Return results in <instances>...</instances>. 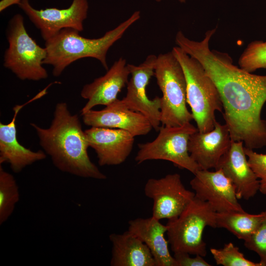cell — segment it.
Wrapping results in <instances>:
<instances>
[{
  "mask_svg": "<svg viewBox=\"0 0 266 266\" xmlns=\"http://www.w3.org/2000/svg\"><path fill=\"white\" fill-rule=\"evenodd\" d=\"M215 32L208 30L200 41L184 36L179 46L200 63L215 84L232 140L242 141L247 148H262L266 146V120L261 116L266 102V75L247 72L235 66L228 54L210 49Z\"/></svg>",
  "mask_w": 266,
  "mask_h": 266,
  "instance_id": "6da1fadb",
  "label": "cell"
},
{
  "mask_svg": "<svg viewBox=\"0 0 266 266\" xmlns=\"http://www.w3.org/2000/svg\"><path fill=\"white\" fill-rule=\"evenodd\" d=\"M39 144L59 170L82 178L104 180L107 177L90 159L86 135L77 114H71L65 102L58 103L50 127L31 123Z\"/></svg>",
  "mask_w": 266,
  "mask_h": 266,
  "instance_id": "7a4b0ae2",
  "label": "cell"
},
{
  "mask_svg": "<svg viewBox=\"0 0 266 266\" xmlns=\"http://www.w3.org/2000/svg\"><path fill=\"white\" fill-rule=\"evenodd\" d=\"M140 18V11H135L127 19L98 38L83 37L79 35V32L71 29L62 30L45 41L47 54L43 65L53 67L52 74L55 77L59 76L72 63L85 58L98 60L108 70V51Z\"/></svg>",
  "mask_w": 266,
  "mask_h": 266,
  "instance_id": "3957f363",
  "label": "cell"
},
{
  "mask_svg": "<svg viewBox=\"0 0 266 266\" xmlns=\"http://www.w3.org/2000/svg\"><path fill=\"white\" fill-rule=\"evenodd\" d=\"M171 52L181 65L186 81L187 102L193 119L200 133L214 128L216 111L223 113V104L218 90L200 63L178 46Z\"/></svg>",
  "mask_w": 266,
  "mask_h": 266,
  "instance_id": "277c9868",
  "label": "cell"
},
{
  "mask_svg": "<svg viewBox=\"0 0 266 266\" xmlns=\"http://www.w3.org/2000/svg\"><path fill=\"white\" fill-rule=\"evenodd\" d=\"M216 216V211L208 202L195 196L178 217L166 224L167 241L173 253L205 257L206 245L202 234L207 226L217 228Z\"/></svg>",
  "mask_w": 266,
  "mask_h": 266,
  "instance_id": "5b68a950",
  "label": "cell"
},
{
  "mask_svg": "<svg viewBox=\"0 0 266 266\" xmlns=\"http://www.w3.org/2000/svg\"><path fill=\"white\" fill-rule=\"evenodd\" d=\"M154 76L162 93V126H180L190 122L193 117L187 107L185 74L171 51L157 56Z\"/></svg>",
  "mask_w": 266,
  "mask_h": 266,
  "instance_id": "8992f818",
  "label": "cell"
},
{
  "mask_svg": "<svg viewBox=\"0 0 266 266\" xmlns=\"http://www.w3.org/2000/svg\"><path fill=\"white\" fill-rule=\"evenodd\" d=\"M8 47L3 58V66L22 80L39 81L48 77L43 66L46 57L45 48L40 46L28 34L20 14L10 20L6 30Z\"/></svg>",
  "mask_w": 266,
  "mask_h": 266,
  "instance_id": "52a82bcc",
  "label": "cell"
},
{
  "mask_svg": "<svg viewBox=\"0 0 266 266\" xmlns=\"http://www.w3.org/2000/svg\"><path fill=\"white\" fill-rule=\"evenodd\" d=\"M197 131L190 122L180 126H161L154 140L138 144L136 163L140 164L155 160L167 161L195 174L200 168L190 155L188 142L191 134Z\"/></svg>",
  "mask_w": 266,
  "mask_h": 266,
  "instance_id": "ba28073f",
  "label": "cell"
},
{
  "mask_svg": "<svg viewBox=\"0 0 266 266\" xmlns=\"http://www.w3.org/2000/svg\"><path fill=\"white\" fill-rule=\"evenodd\" d=\"M157 59V56L150 54L137 66L128 64L131 77L127 85L126 95L119 102L125 107L143 114L153 129L159 131L161 125V97L156 96L151 100L146 93V87L154 76Z\"/></svg>",
  "mask_w": 266,
  "mask_h": 266,
  "instance_id": "9c48e42d",
  "label": "cell"
},
{
  "mask_svg": "<svg viewBox=\"0 0 266 266\" xmlns=\"http://www.w3.org/2000/svg\"><path fill=\"white\" fill-rule=\"evenodd\" d=\"M18 6L39 30L45 41L65 29L82 31L89 9L87 0H72L70 6L64 9H36L29 0H22Z\"/></svg>",
  "mask_w": 266,
  "mask_h": 266,
  "instance_id": "30bf717a",
  "label": "cell"
},
{
  "mask_svg": "<svg viewBox=\"0 0 266 266\" xmlns=\"http://www.w3.org/2000/svg\"><path fill=\"white\" fill-rule=\"evenodd\" d=\"M144 191L153 201L152 216L159 220L178 217L195 196L194 192L186 188L176 173L149 179Z\"/></svg>",
  "mask_w": 266,
  "mask_h": 266,
  "instance_id": "8fae6325",
  "label": "cell"
},
{
  "mask_svg": "<svg viewBox=\"0 0 266 266\" xmlns=\"http://www.w3.org/2000/svg\"><path fill=\"white\" fill-rule=\"evenodd\" d=\"M190 184L195 197L208 202L216 212L244 211L238 201L234 184L221 169H200Z\"/></svg>",
  "mask_w": 266,
  "mask_h": 266,
  "instance_id": "7c38bea8",
  "label": "cell"
},
{
  "mask_svg": "<svg viewBox=\"0 0 266 266\" xmlns=\"http://www.w3.org/2000/svg\"><path fill=\"white\" fill-rule=\"evenodd\" d=\"M85 133L89 146L95 150L100 166L123 163L133 150L134 136L126 131L91 127Z\"/></svg>",
  "mask_w": 266,
  "mask_h": 266,
  "instance_id": "4fadbf2b",
  "label": "cell"
},
{
  "mask_svg": "<svg viewBox=\"0 0 266 266\" xmlns=\"http://www.w3.org/2000/svg\"><path fill=\"white\" fill-rule=\"evenodd\" d=\"M130 75L126 60L120 57L104 75L85 85L80 95L87 102L81 110V115L96 106H106L116 100L118 94L127 85Z\"/></svg>",
  "mask_w": 266,
  "mask_h": 266,
  "instance_id": "5bb4252c",
  "label": "cell"
},
{
  "mask_svg": "<svg viewBox=\"0 0 266 266\" xmlns=\"http://www.w3.org/2000/svg\"><path fill=\"white\" fill-rule=\"evenodd\" d=\"M81 115L87 126L123 130L134 137L146 135L153 129L145 116L123 106L119 99L100 110L91 109Z\"/></svg>",
  "mask_w": 266,
  "mask_h": 266,
  "instance_id": "9a60e30c",
  "label": "cell"
},
{
  "mask_svg": "<svg viewBox=\"0 0 266 266\" xmlns=\"http://www.w3.org/2000/svg\"><path fill=\"white\" fill-rule=\"evenodd\" d=\"M45 95L42 91L31 100L13 108L14 115L8 124L0 123V165L9 164L13 172H21L27 166L46 158L44 151H33L25 147L18 141L17 137L16 119L20 110L25 105Z\"/></svg>",
  "mask_w": 266,
  "mask_h": 266,
  "instance_id": "2e32d148",
  "label": "cell"
},
{
  "mask_svg": "<svg viewBox=\"0 0 266 266\" xmlns=\"http://www.w3.org/2000/svg\"><path fill=\"white\" fill-rule=\"evenodd\" d=\"M242 141L232 140L215 169H220L234 184L237 199L248 200L259 191V180L250 167Z\"/></svg>",
  "mask_w": 266,
  "mask_h": 266,
  "instance_id": "e0dca14e",
  "label": "cell"
},
{
  "mask_svg": "<svg viewBox=\"0 0 266 266\" xmlns=\"http://www.w3.org/2000/svg\"><path fill=\"white\" fill-rule=\"evenodd\" d=\"M232 141L227 125L216 121L212 131L207 133L197 131L191 134L188 150L200 169H215L222 157L230 148Z\"/></svg>",
  "mask_w": 266,
  "mask_h": 266,
  "instance_id": "ac0fdd59",
  "label": "cell"
},
{
  "mask_svg": "<svg viewBox=\"0 0 266 266\" xmlns=\"http://www.w3.org/2000/svg\"><path fill=\"white\" fill-rule=\"evenodd\" d=\"M152 216L138 218L129 222L128 231L139 238L149 248L156 266H176L165 237L167 226Z\"/></svg>",
  "mask_w": 266,
  "mask_h": 266,
  "instance_id": "d6986e66",
  "label": "cell"
},
{
  "mask_svg": "<svg viewBox=\"0 0 266 266\" xmlns=\"http://www.w3.org/2000/svg\"><path fill=\"white\" fill-rule=\"evenodd\" d=\"M109 238L112 244L111 266H156L148 247L128 230L113 233Z\"/></svg>",
  "mask_w": 266,
  "mask_h": 266,
  "instance_id": "ffe728a7",
  "label": "cell"
},
{
  "mask_svg": "<svg viewBox=\"0 0 266 266\" xmlns=\"http://www.w3.org/2000/svg\"><path fill=\"white\" fill-rule=\"evenodd\" d=\"M266 216V210L257 214L245 211L216 212V227L226 229L244 241L258 229Z\"/></svg>",
  "mask_w": 266,
  "mask_h": 266,
  "instance_id": "44dd1931",
  "label": "cell"
},
{
  "mask_svg": "<svg viewBox=\"0 0 266 266\" xmlns=\"http://www.w3.org/2000/svg\"><path fill=\"white\" fill-rule=\"evenodd\" d=\"M19 200V188L14 177L0 165V225L10 218Z\"/></svg>",
  "mask_w": 266,
  "mask_h": 266,
  "instance_id": "7402d4cb",
  "label": "cell"
},
{
  "mask_svg": "<svg viewBox=\"0 0 266 266\" xmlns=\"http://www.w3.org/2000/svg\"><path fill=\"white\" fill-rule=\"evenodd\" d=\"M238 64L240 68L251 73L266 68V41L250 42L240 56Z\"/></svg>",
  "mask_w": 266,
  "mask_h": 266,
  "instance_id": "603a6c76",
  "label": "cell"
},
{
  "mask_svg": "<svg viewBox=\"0 0 266 266\" xmlns=\"http://www.w3.org/2000/svg\"><path fill=\"white\" fill-rule=\"evenodd\" d=\"M216 264L223 266H262L261 263L247 259L239 248L232 242L225 244L222 248L210 250Z\"/></svg>",
  "mask_w": 266,
  "mask_h": 266,
  "instance_id": "cb8c5ba5",
  "label": "cell"
},
{
  "mask_svg": "<svg viewBox=\"0 0 266 266\" xmlns=\"http://www.w3.org/2000/svg\"><path fill=\"white\" fill-rule=\"evenodd\" d=\"M244 245L247 249L256 253L262 266H266V216L258 229L244 240Z\"/></svg>",
  "mask_w": 266,
  "mask_h": 266,
  "instance_id": "d4e9b609",
  "label": "cell"
},
{
  "mask_svg": "<svg viewBox=\"0 0 266 266\" xmlns=\"http://www.w3.org/2000/svg\"><path fill=\"white\" fill-rule=\"evenodd\" d=\"M248 163L259 180V191L266 195V154H260L244 147Z\"/></svg>",
  "mask_w": 266,
  "mask_h": 266,
  "instance_id": "484cf974",
  "label": "cell"
},
{
  "mask_svg": "<svg viewBox=\"0 0 266 266\" xmlns=\"http://www.w3.org/2000/svg\"><path fill=\"white\" fill-rule=\"evenodd\" d=\"M190 254L186 253H178L173 255L176 263V266H210L203 258L199 255L195 257H191Z\"/></svg>",
  "mask_w": 266,
  "mask_h": 266,
  "instance_id": "4316f807",
  "label": "cell"
},
{
  "mask_svg": "<svg viewBox=\"0 0 266 266\" xmlns=\"http://www.w3.org/2000/svg\"><path fill=\"white\" fill-rule=\"evenodd\" d=\"M22 0H1L0 1V11H4L5 9L14 4H18Z\"/></svg>",
  "mask_w": 266,
  "mask_h": 266,
  "instance_id": "83f0119b",
  "label": "cell"
},
{
  "mask_svg": "<svg viewBox=\"0 0 266 266\" xmlns=\"http://www.w3.org/2000/svg\"><path fill=\"white\" fill-rule=\"evenodd\" d=\"M157 2H160L162 0H155ZM179 1L181 3H184L186 1V0H179Z\"/></svg>",
  "mask_w": 266,
  "mask_h": 266,
  "instance_id": "f1b7e54d",
  "label": "cell"
}]
</instances>
